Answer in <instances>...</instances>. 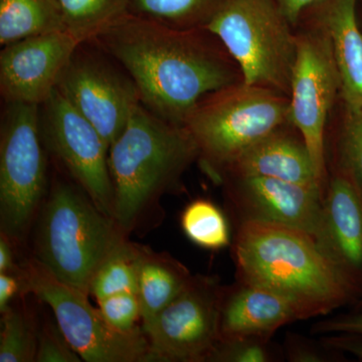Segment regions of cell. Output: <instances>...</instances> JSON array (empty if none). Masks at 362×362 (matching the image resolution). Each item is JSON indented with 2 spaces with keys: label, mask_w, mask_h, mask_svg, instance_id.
I'll return each instance as SVG.
<instances>
[{
  "label": "cell",
  "mask_w": 362,
  "mask_h": 362,
  "mask_svg": "<svg viewBox=\"0 0 362 362\" xmlns=\"http://www.w3.org/2000/svg\"><path fill=\"white\" fill-rule=\"evenodd\" d=\"M304 320L289 298L237 281L223 287L220 304V340L235 337L270 338L283 326Z\"/></svg>",
  "instance_id": "cell-16"
},
{
  "label": "cell",
  "mask_w": 362,
  "mask_h": 362,
  "mask_svg": "<svg viewBox=\"0 0 362 362\" xmlns=\"http://www.w3.org/2000/svg\"><path fill=\"white\" fill-rule=\"evenodd\" d=\"M66 32L81 44L90 42L129 14V0H59Z\"/></svg>",
  "instance_id": "cell-22"
},
{
  "label": "cell",
  "mask_w": 362,
  "mask_h": 362,
  "mask_svg": "<svg viewBox=\"0 0 362 362\" xmlns=\"http://www.w3.org/2000/svg\"><path fill=\"white\" fill-rule=\"evenodd\" d=\"M283 354L290 362H331L343 358L342 354L328 349L320 340L314 342L297 333H288Z\"/></svg>",
  "instance_id": "cell-30"
},
{
  "label": "cell",
  "mask_w": 362,
  "mask_h": 362,
  "mask_svg": "<svg viewBox=\"0 0 362 362\" xmlns=\"http://www.w3.org/2000/svg\"><path fill=\"white\" fill-rule=\"evenodd\" d=\"M352 312H356V313H362V297L361 299L357 300L356 308Z\"/></svg>",
  "instance_id": "cell-36"
},
{
  "label": "cell",
  "mask_w": 362,
  "mask_h": 362,
  "mask_svg": "<svg viewBox=\"0 0 362 362\" xmlns=\"http://www.w3.org/2000/svg\"><path fill=\"white\" fill-rule=\"evenodd\" d=\"M100 51V49H99ZM57 90L90 121L111 145L141 105L127 71L118 70L80 45L59 78Z\"/></svg>",
  "instance_id": "cell-12"
},
{
  "label": "cell",
  "mask_w": 362,
  "mask_h": 362,
  "mask_svg": "<svg viewBox=\"0 0 362 362\" xmlns=\"http://www.w3.org/2000/svg\"><path fill=\"white\" fill-rule=\"evenodd\" d=\"M37 362H80L82 358L71 346L59 329L56 319L47 320L39 327Z\"/></svg>",
  "instance_id": "cell-29"
},
{
  "label": "cell",
  "mask_w": 362,
  "mask_h": 362,
  "mask_svg": "<svg viewBox=\"0 0 362 362\" xmlns=\"http://www.w3.org/2000/svg\"><path fill=\"white\" fill-rule=\"evenodd\" d=\"M197 159V144L185 126L139 105L109 149L113 218L123 233L139 230Z\"/></svg>",
  "instance_id": "cell-3"
},
{
  "label": "cell",
  "mask_w": 362,
  "mask_h": 362,
  "mask_svg": "<svg viewBox=\"0 0 362 362\" xmlns=\"http://www.w3.org/2000/svg\"><path fill=\"white\" fill-rule=\"evenodd\" d=\"M344 110L334 164L354 178L362 192V108Z\"/></svg>",
  "instance_id": "cell-26"
},
{
  "label": "cell",
  "mask_w": 362,
  "mask_h": 362,
  "mask_svg": "<svg viewBox=\"0 0 362 362\" xmlns=\"http://www.w3.org/2000/svg\"><path fill=\"white\" fill-rule=\"evenodd\" d=\"M23 264L28 294L52 309L71 346L87 362H148L149 342L143 328L121 332L80 290L66 285L33 256Z\"/></svg>",
  "instance_id": "cell-8"
},
{
  "label": "cell",
  "mask_w": 362,
  "mask_h": 362,
  "mask_svg": "<svg viewBox=\"0 0 362 362\" xmlns=\"http://www.w3.org/2000/svg\"><path fill=\"white\" fill-rule=\"evenodd\" d=\"M289 123V97L240 82L202 99L185 127L197 144L202 170L221 185L226 169L245 149Z\"/></svg>",
  "instance_id": "cell-5"
},
{
  "label": "cell",
  "mask_w": 362,
  "mask_h": 362,
  "mask_svg": "<svg viewBox=\"0 0 362 362\" xmlns=\"http://www.w3.org/2000/svg\"><path fill=\"white\" fill-rule=\"evenodd\" d=\"M142 246L126 238L99 266L90 286V295L101 301L120 293H137L138 265Z\"/></svg>",
  "instance_id": "cell-21"
},
{
  "label": "cell",
  "mask_w": 362,
  "mask_h": 362,
  "mask_svg": "<svg viewBox=\"0 0 362 362\" xmlns=\"http://www.w3.org/2000/svg\"><path fill=\"white\" fill-rule=\"evenodd\" d=\"M33 230V258L87 295L102 262L129 238L74 180L49 185Z\"/></svg>",
  "instance_id": "cell-4"
},
{
  "label": "cell",
  "mask_w": 362,
  "mask_h": 362,
  "mask_svg": "<svg viewBox=\"0 0 362 362\" xmlns=\"http://www.w3.org/2000/svg\"><path fill=\"white\" fill-rule=\"evenodd\" d=\"M277 358L270 338L235 337L218 340L207 362H273Z\"/></svg>",
  "instance_id": "cell-27"
},
{
  "label": "cell",
  "mask_w": 362,
  "mask_h": 362,
  "mask_svg": "<svg viewBox=\"0 0 362 362\" xmlns=\"http://www.w3.org/2000/svg\"><path fill=\"white\" fill-rule=\"evenodd\" d=\"M20 247L7 237L0 233V273H21L23 265L18 262V252Z\"/></svg>",
  "instance_id": "cell-34"
},
{
  "label": "cell",
  "mask_w": 362,
  "mask_h": 362,
  "mask_svg": "<svg viewBox=\"0 0 362 362\" xmlns=\"http://www.w3.org/2000/svg\"><path fill=\"white\" fill-rule=\"evenodd\" d=\"M183 233L197 246L221 250L232 245L230 226L220 207L206 199H197L187 204L181 214Z\"/></svg>",
  "instance_id": "cell-25"
},
{
  "label": "cell",
  "mask_w": 362,
  "mask_h": 362,
  "mask_svg": "<svg viewBox=\"0 0 362 362\" xmlns=\"http://www.w3.org/2000/svg\"><path fill=\"white\" fill-rule=\"evenodd\" d=\"M99 310L112 327L121 332L139 329L141 307L137 293H120L97 302Z\"/></svg>",
  "instance_id": "cell-28"
},
{
  "label": "cell",
  "mask_w": 362,
  "mask_h": 362,
  "mask_svg": "<svg viewBox=\"0 0 362 362\" xmlns=\"http://www.w3.org/2000/svg\"><path fill=\"white\" fill-rule=\"evenodd\" d=\"M59 0H0V45L45 33L65 32Z\"/></svg>",
  "instance_id": "cell-20"
},
{
  "label": "cell",
  "mask_w": 362,
  "mask_h": 362,
  "mask_svg": "<svg viewBox=\"0 0 362 362\" xmlns=\"http://www.w3.org/2000/svg\"><path fill=\"white\" fill-rule=\"evenodd\" d=\"M221 185L239 221L292 226L317 243L320 240L324 197L320 188L264 176H226Z\"/></svg>",
  "instance_id": "cell-13"
},
{
  "label": "cell",
  "mask_w": 362,
  "mask_h": 362,
  "mask_svg": "<svg viewBox=\"0 0 362 362\" xmlns=\"http://www.w3.org/2000/svg\"><path fill=\"white\" fill-rule=\"evenodd\" d=\"M226 176H264L320 188L310 152L291 123L245 149L226 169Z\"/></svg>",
  "instance_id": "cell-17"
},
{
  "label": "cell",
  "mask_w": 362,
  "mask_h": 362,
  "mask_svg": "<svg viewBox=\"0 0 362 362\" xmlns=\"http://www.w3.org/2000/svg\"><path fill=\"white\" fill-rule=\"evenodd\" d=\"M298 52L290 88V123L303 137L325 192L327 185L325 132L330 112L341 90L329 37L312 23L297 33Z\"/></svg>",
  "instance_id": "cell-9"
},
{
  "label": "cell",
  "mask_w": 362,
  "mask_h": 362,
  "mask_svg": "<svg viewBox=\"0 0 362 362\" xmlns=\"http://www.w3.org/2000/svg\"><path fill=\"white\" fill-rule=\"evenodd\" d=\"M20 298L1 313L0 362L35 361L40 326L25 296Z\"/></svg>",
  "instance_id": "cell-24"
},
{
  "label": "cell",
  "mask_w": 362,
  "mask_h": 362,
  "mask_svg": "<svg viewBox=\"0 0 362 362\" xmlns=\"http://www.w3.org/2000/svg\"><path fill=\"white\" fill-rule=\"evenodd\" d=\"M237 281L289 298L304 320L361 296L313 237L292 226L240 221L232 242Z\"/></svg>",
  "instance_id": "cell-2"
},
{
  "label": "cell",
  "mask_w": 362,
  "mask_h": 362,
  "mask_svg": "<svg viewBox=\"0 0 362 362\" xmlns=\"http://www.w3.org/2000/svg\"><path fill=\"white\" fill-rule=\"evenodd\" d=\"M319 247L362 296V192L334 164L323 197Z\"/></svg>",
  "instance_id": "cell-15"
},
{
  "label": "cell",
  "mask_w": 362,
  "mask_h": 362,
  "mask_svg": "<svg viewBox=\"0 0 362 362\" xmlns=\"http://www.w3.org/2000/svg\"><path fill=\"white\" fill-rule=\"evenodd\" d=\"M87 44L127 71L145 108L176 125L185 126L207 95L244 82L235 59L206 28L180 30L129 13Z\"/></svg>",
  "instance_id": "cell-1"
},
{
  "label": "cell",
  "mask_w": 362,
  "mask_h": 362,
  "mask_svg": "<svg viewBox=\"0 0 362 362\" xmlns=\"http://www.w3.org/2000/svg\"><path fill=\"white\" fill-rule=\"evenodd\" d=\"M223 0H129V13L180 30L204 28Z\"/></svg>",
  "instance_id": "cell-23"
},
{
  "label": "cell",
  "mask_w": 362,
  "mask_h": 362,
  "mask_svg": "<svg viewBox=\"0 0 362 362\" xmlns=\"http://www.w3.org/2000/svg\"><path fill=\"white\" fill-rule=\"evenodd\" d=\"M320 341L328 349L342 354H351L362 361V334L359 333H330L323 335Z\"/></svg>",
  "instance_id": "cell-33"
},
{
  "label": "cell",
  "mask_w": 362,
  "mask_h": 362,
  "mask_svg": "<svg viewBox=\"0 0 362 362\" xmlns=\"http://www.w3.org/2000/svg\"><path fill=\"white\" fill-rule=\"evenodd\" d=\"M40 106L6 103L0 129V233L25 246L49 190Z\"/></svg>",
  "instance_id": "cell-7"
},
{
  "label": "cell",
  "mask_w": 362,
  "mask_h": 362,
  "mask_svg": "<svg viewBox=\"0 0 362 362\" xmlns=\"http://www.w3.org/2000/svg\"><path fill=\"white\" fill-rule=\"evenodd\" d=\"M28 294L23 268L21 273H0V313L18 298Z\"/></svg>",
  "instance_id": "cell-32"
},
{
  "label": "cell",
  "mask_w": 362,
  "mask_h": 362,
  "mask_svg": "<svg viewBox=\"0 0 362 362\" xmlns=\"http://www.w3.org/2000/svg\"><path fill=\"white\" fill-rule=\"evenodd\" d=\"M314 334H330V333L349 332L362 334V313L351 312L349 314L333 317L319 321L312 327Z\"/></svg>",
  "instance_id": "cell-31"
},
{
  "label": "cell",
  "mask_w": 362,
  "mask_h": 362,
  "mask_svg": "<svg viewBox=\"0 0 362 362\" xmlns=\"http://www.w3.org/2000/svg\"><path fill=\"white\" fill-rule=\"evenodd\" d=\"M357 0H319L309 7L312 23L329 37L339 71L344 109L362 108V33L356 16Z\"/></svg>",
  "instance_id": "cell-18"
},
{
  "label": "cell",
  "mask_w": 362,
  "mask_h": 362,
  "mask_svg": "<svg viewBox=\"0 0 362 362\" xmlns=\"http://www.w3.org/2000/svg\"><path fill=\"white\" fill-rule=\"evenodd\" d=\"M80 45L65 30L4 45L0 52V92L6 103L42 106L57 89Z\"/></svg>",
  "instance_id": "cell-14"
},
{
  "label": "cell",
  "mask_w": 362,
  "mask_h": 362,
  "mask_svg": "<svg viewBox=\"0 0 362 362\" xmlns=\"http://www.w3.org/2000/svg\"><path fill=\"white\" fill-rule=\"evenodd\" d=\"M204 28L235 59L244 83L289 97L297 33L276 0H223Z\"/></svg>",
  "instance_id": "cell-6"
},
{
  "label": "cell",
  "mask_w": 362,
  "mask_h": 362,
  "mask_svg": "<svg viewBox=\"0 0 362 362\" xmlns=\"http://www.w3.org/2000/svg\"><path fill=\"white\" fill-rule=\"evenodd\" d=\"M293 26H296L309 7L319 0H276Z\"/></svg>",
  "instance_id": "cell-35"
},
{
  "label": "cell",
  "mask_w": 362,
  "mask_h": 362,
  "mask_svg": "<svg viewBox=\"0 0 362 362\" xmlns=\"http://www.w3.org/2000/svg\"><path fill=\"white\" fill-rule=\"evenodd\" d=\"M223 286L214 276L194 275L187 287L149 323V362H207L220 340Z\"/></svg>",
  "instance_id": "cell-10"
},
{
  "label": "cell",
  "mask_w": 362,
  "mask_h": 362,
  "mask_svg": "<svg viewBox=\"0 0 362 362\" xmlns=\"http://www.w3.org/2000/svg\"><path fill=\"white\" fill-rule=\"evenodd\" d=\"M40 126L47 151L95 204L113 218L110 145L101 133L57 89L40 106Z\"/></svg>",
  "instance_id": "cell-11"
},
{
  "label": "cell",
  "mask_w": 362,
  "mask_h": 362,
  "mask_svg": "<svg viewBox=\"0 0 362 362\" xmlns=\"http://www.w3.org/2000/svg\"><path fill=\"white\" fill-rule=\"evenodd\" d=\"M194 278L187 267L168 252L142 246L138 265V290L142 326L177 297Z\"/></svg>",
  "instance_id": "cell-19"
}]
</instances>
